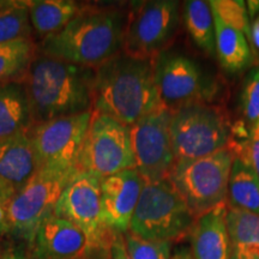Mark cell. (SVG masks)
I'll list each match as a JSON object with an SVG mask.
<instances>
[{"instance_id":"22","label":"cell","mask_w":259,"mask_h":259,"mask_svg":"<svg viewBox=\"0 0 259 259\" xmlns=\"http://www.w3.org/2000/svg\"><path fill=\"white\" fill-rule=\"evenodd\" d=\"M226 205L259 215V178L250 162L239 156L233 161Z\"/></svg>"},{"instance_id":"20","label":"cell","mask_w":259,"mask_h":259,"mask_svg":"<svg viewBox=\"0 0 259 259\" xmlns=\"http://www.w3.org/2000/svg\"><path fill=\"white\" fill-rule=\"evenodd\" d=\"M83 3L73 0H29V15L35 40L41 42L69 24Z\"/></svg>"},{"instance_id":"37","label":"cell","mask_w":259,"mask_h":259,"mask_svg":"<svg viewBox=\"0 0 259 259\" xmlns=\"http://www.w3.org/2000/svg\"><path fill=\"white\" fill-rule=\"evenodd\" d=\"M6 3H8V0H0V9L3 8V6H4Z\"/></svg>"},{"instance_id":"16","label":"cell","mask_w":259,"mask_h":259,"mask_svg":"<svg viewBox=\"0 0 259 259\" xmlns=\"http://www.w3.org/2000/svg\"><path fill=\"white\" fill-rule=\"evenodd\" d=\"M227 205H220L196 220L191 229L194 259H229Z\"/></svg>"},{"instance_id":"28","label":"cell","mask_w":259,"mask_h":259,"mask_svg":"<svg viewBox=\"0 0 259 259\" xmlns=\"http://www.w3.org/2000/svg\"><path fill=\"white\" fill-rule=\"evenodd\" d=\"M124 238L130 259H171V242L145 240L130 232Z\"/></svg>"},{"instance_id":"14","label":"cell","mask_w":259,"mask_h":259,"mask_svg":"<svg viewBox=\"0 0 259 259\" xmlns=\"http://www.w3.org/2000/svg\"><path fill=\"white\" fill-rule=\"evenodd\" d=\"M31 245L34 259H102L109 253L94 248L78 227L53 213L38 227Z\"/></svg>"},{"instance_id":"33","label":"cell","mask_w":259,"mask_h":259,"mask_svg":"<svg viewBox=\"0 0 259 259\" xmlns=\"http://www.w3.org/2000/svg\"><path fill=\"white\" fill-rule=\"evenodd\" d=\"M4 233H10V228L5 206L0 205V234H4Z\"/></svg>"},{"instance_id":"29","label":"cell","mask_w":259,"mask_h":259,"mask_svg":"<svg viewBox=\"0 0 259 259\" xmlns=\"http://www.w3.org/2000/svg\"><path fill=\"white\" fill-rule=\"evenodd\" d=\"M235 156H239L250 162L259 178V125L250 134V139L246 142L241 151H239Z\"/></svg>"},{"instance_id":"15","label":"cell","mask_w":259,"mask_h":259,"mask_svg":"<svg viewBox=\"0 0 259 259\" xmlns=\"http://www.w3.org/2000/svg\"><path fill=\"white\" fill-rule=\"evenodd\" d=\"M145 181L135 168L103 178L101 206L106 226L115 233L126 234Z\"/></svg>"},{"instance_id":"12","label":"cell","mask_w":259,"mask_h":259,"mask_svg":"<svg viewBox=\"0 0 259 259\" xmlns=\"http://www.w3.org/2000/svg\"><path fill=\"white\" fill-rule=\"evenodd\" d=\"M77 176L37 171L5 206L10 233L32 244L38 227L53 213L64 189Z\"/></svg>"},{"instance_id":"31","label":"cell","mask_w":259,"mask_h":259,"mask_svg":"<svg viewBox=\"0 0 259 259\" xmlns=\"http://www.w3.org/2000/svg\"><path fill=\"white\" fill-rule=\"evenodd\" d=\"M16 194V190L12 187L8 181H5L3 178H0V205L6 206L10 203V200L14 198Z\"/></svg>"},{"instance_id":"18","label":"cell","mask_w":259,"mask_h":259,"mask_svg":"<svg viewBox=\"0 0 259 259\" xmlns=\"http://www.w3.org/2000/svg\"><path fill=\"white\" fill-rule=\"evenodd\" d=\"M32 125L23 84L19 80L0 82V139L28 132Z\"/></svg>"},{"instance_id":"34","label":"cell","mask_w":259,"mask_h":259,"mask_svg":"<svg viewBox=\"0 0 259 259\" xmlns=\"http://www.w3.org/2000/svg\"><path fill=\"white\" fill-rule=\"evenodd\" d=\"M248 16L251 19H254L259 15V0H250L246 3Z\"/></svg>"},{"instance_id":"26","label":"cell","mask_w":259,"mask_h":259,"mask_svg":"<svg viewBox=\"0 0 259 259\" xmlns=\"http://www.w3.org/2000/svg\"><path fill=\"white\" fill-rule=\"evenodd\" d=\"M210 8L215 17L251 40V25L246 3L242 0H211Z\"/></svg>"},{"instance_id":"38","label":"cell","mask_w":259,"mask_h":259,"mask_svg":"<svg viewBox=\"0 0 259 259\" xmlns=\"http://www.w3.org/2000/svg\"><path fill=\"white\" fill-rule=\"evenodd\" d=\"M102 259H109V253H108V254H107V255H106V257H103Z\"/></svg>"},{"instance_id":"13","label":"cell","mask_w":259,"mask_h":259,"mask_svg":"<svg viewBox=\"0 0 259 259\" xmlns=\"http://www.w3.org/2000/svg\"><path fill=\"white\" fill-rule=\"evenodd\" d=\"M170 115L169 109L161 105L130 127L135 169L145 183L167 179L174 166Z\"/></svg>"},{"instance_id":"24","label":"cell","mask_w":259,"mask_h":259,"mask_svg":"<svg viewBox=\"0 0 259 259\" xmlns=\"http://www.w3.org/2000/svg\"><path fill=\"white\" fill-rule=\"evenodd\" d=\"M23 40L36 41L29 15V0H8L0 9V44Z\"/></svg>"},{"instance_id":"32","label":"cell","mask_w":259,"mask_h":259,"mask_svg":"<svg viewBox=\"0 0 259 259\" xmlns=\"http://www.w3.org/2000/svg\"><path fill=\"white\" fill-rule=\"evenodd\" d=\"M251 41L259 51V15L253 19L251 25Z\"/></svg>"},{"instance_id":"7","label":"cell","mask_w":259,"mask_h":259,"mask_svg":"<svg viewBox=\"0 0 259 259\" xmlns=\"http://www.w3.org/2000/svg\"><path fill=\"white\" fill-rule=\"evenodd\" d=\"M181 21L178 0H145L130 3L122 52L138 59L155 60L169 51Z\"/></svg>"},{"instance_id":"1","label":"cell","mask_w":259,"mask_h":259,"mask_svg":"<svg viewBox=\"0 0 259 259\" xmlns=\"http://www.w3.org/2000/svg\"><path fill=\"white\" fill-rule=\"evenodd\" d=\"M128 5L83 3L57 34L38 42L44 56L96 70L122 52Z\"/></svg>"},{"instance_id":"3","label":"cell","mask_w":259,"mask_h":259,"mask_svg":"<svg viewBox=\"0 0 259 259\" xmlns=\"http://www.w3.org/2000/svg\"><path fill=\"white\" fill-rule=\"evenodd\" d=\"M161 105L155 84V60L120 52L95 70L93 111L131 127Z\"/></svg>"},{"instance_id":"4","label":"cell","mask_w":259,"mask_h":259,"mask_svg":"<svg viewBox=\"0 0 259 259\" xmlns=\"http://www.w3.org/2000/svg\"><path fill=\"white\" fill-rule=\"evenodd\" d=\"M196 219L170 180L145 183L128 232L145 240L173 244L190 235Z\"/></svg>"},{"instance_id":"9","label":"cell","mask_w":259,"mask_h":259,"mask_svg":"<svg viewBox=\"0 0 259 259\" xmlns=\"http://www.w3.org/2000/svg\"><path fill=\"white\" fill-rule=\"evenodd\" d=\"M155 84L160 101L169 111L192 103H213L221 85L192 58L167 51L155 59Z\"/></svg>"},{"instance_id":"27","label":"cell","mask_w":259,"mask_h":259,"mask_svg":"<svg viewBox=\"0 0 259 259\" xmlns=\"http://www.w3.org/2000/svg\"><path fill=\"white\" fill-rule=\"evenodd\" d=\"M241 112L251 134L259 125V65L248 70L242 83Z\"/></svg>"},{"instance_id":"35","label":"cell","mask_w":259,"mask_h":259,"mask_svg":"<svg viewBox=\"0 0 259 259\" xmlns=\"http://www.w3.org/2000/svg\"><path fill=\"white\" fill-rule=\"evenodd\" d=\"M171 259H194V258L190 248L181 247L178 251H176V253L171 255Z\"/></svg>"},{"instance_id":"10","label":"cell","mask_w":259,"mask_h":259,"mask_svg":"<svg viewBox=\"0 0 259 259\" xmlns=\"http://www.w3.org/2000/svg\"><path fill=\"white\" fill-rule=\"evenodd\" d=\"M135 168L131 130L112 116L93 111L79 161V170L100 179Z\"/></svg>"},{"instance_id":"30","label":"cell","mask_w":259,"mask_h":259,"mask_svg":"<svg viewBox=\"0 0 259 259\" xmlns=\"http://www.w3.org/2000/svg\"><path fill=\"white\" fill-rule=\"evenodd\" d=\"M109 259H130L126 250L124 234L115 233L111 247H109Z\"/></svg>"},{"instance_id":"36","label":"cell","mask_w":259,"mask_h":259,"mask_svg":"<svg viewBox=\"0 0 259 259\" xmlns=\"http://www.w3.org/2000/svg\"><path fill=\"white\" fill-rule=\"evenodd\" d=\"M3 259H23V258H21V257H18V255H16V254H14V253H9V254H6L4 258Z\"/></svg>"},{"instance_id":"17","label":"cell","mask_w":259,"mask_h":259,"mask_svg":"<svg viewBox=\"0 0 259 259\" xmlns=\"http://www.w3.org/2000/svg\"><path fill=\"white\" fill-rule=\"evenodd\" d=\"M28 132L0 139V178L8 181L16 192L27 185L38 171Z\"/></svg>"},{"instance_id":"6","label":"cell","mask_w":259,"mask_h":259,"mask_svg":"<svg viewBox=\"0 0 259 259\" xmlns=\"http://www.w3.org/2000/svg\"><path fill=\"white\" fill-rule=\"evenodd\" d=\"M234 156L228 145L209 156L174 162L168 179L196 220L226 204Z\"/></svg>"},{"instance_id":"8","label":"cell","mask_w":259,"mask_h":259,"mask_svg":"<svg viewBox=\"0 0 259 259\" xmlns=\"http://www.w3.org/2000/svg\"><path fill=\"white\" fill-rule=\"evenodd\" d=\"M93 109L82 114L37 122L29 130L38 171L77 176Z\"/></svg>"},{"instance_id":"23","label":"cell","mask_w":259,"mask_h":259,"mask_svg":"<svg viewBox=\"0 0 259 259\" xmlns=\"http://www.w3.org/2000/svg\"><path fill=\"white\" fill-rule=\"evenodd\" d=\"M183 18L193 44L208 56H216L215 19L209 2H186L184 5Z\"/></svg>"},{"instance_id":"11","label":"cell","mask_w":259,"mask_h":259,"mask_svg":"<svg viewBox=\"0 0 259 259\" xmlns=\"http://www.w3.org/2000/svg\"><path fill=\"white\" fill-rule=\"evenodd\" d=\"M101 180L95 174L80 171L65 187L53 215L78 227L94 248L107 251L115 232L106 226L101 206Z\"/></svg>"},{"instance_id":"5","label":"cell","mask_w":259,"mask_h":259,"mask_svg":"<svg viewBox=\"0 0 259 259\" xmlns=\"http://www.w3.org/2000/svg\"><path fill=\"white\" fill-rule=\"evenodd\" d=\"M170 138L176 161L197 160L228 147L233 127L215 103H192L171 111Z\"/></svg>"},{"instance_id":"2","label":"cell","mask_w":259,"mask_h":259,"mask_svg":"<svg viewBox=\"0 0 259 259\" xmlns=\"http://www.w3.org/2000/svg\"><path fill=\"white\" fill-rule=\"evenodd\" d=\"M34 124L93 109L95 70L38 52L23 78Z\"/></svg>"},{"instance_id":"19","label":"cell","mask_w":259,"mask_h":259,"mask_svg":"<svg viewBox=\"0 0 259 259\" xmlns=\"http://www.w3.org/2000/svg\"><path fill=\"white\" fill-rule=\"evenodd\" d=\"M215 19L216 57L226 72L238 74L251 69L254 57L247 37L223 23L221 19Z\"/></svg>"},{"instance_id":"25","label":"cell","mask_w":259,"mask_h":259,"mask_svg":"<svg viewBox=\"0 0 259 259\" xmlns=\"http://www.w3.org/2000/svg\"><path fill=\"white\" fill-rule=\"evenodd\" d=\"M38 53V44L23 40L0 44V82L21 80Z\"/></svg>"},{"instance_id":"21","label":"cell","mask_w":259,"mask_h":259,"mask_svg":"<svg viewBox=\"0 0 259 259\" xmlns=\"http://www.w3.org/2000/svg\"><path fill=\"white\" fill-rule=\"evenodd\" d=\"M229 259H259V215L227 208Z\"/></svg>"}]
</instances>
